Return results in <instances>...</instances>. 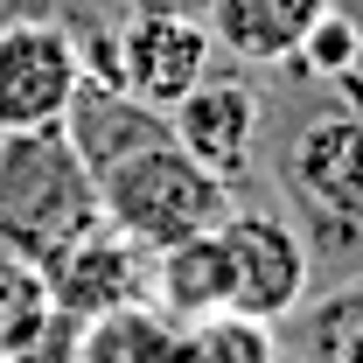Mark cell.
Wrapping results in <instances>:
<instances>
[{
	"instance_id": "6da1fadb",
	"label": "cell",
	"mask_w": 363,
	"mask_h": 363,
	"mask_svg": "<svg viewBox=\"0 0 363 363\" xmlns=\"http://www.w3.org/2000/svg\"><path fill=\"white\" fill-rule=\"evenodd\" d=\"M98 224V175L77 161L63 126L0 133V252L49 266L70 238Z\"/></svg>"
},
{
	"instance_id": "7a4b0ae2",
	"label": "cell",
	"mask_w": 363,
	"mask_h": 363,
	"mask_svg": "<svg viewBox=\"0 0 363 363\" xmlns=\"http://www.w3.org/2000/svg\"><path fill=\"white\" fill-rule=\"evenodd\" d=\"M98 217L126 230L140 252H168L182 238H203L230 217V182H217L203 161H189L175 140H154L98 175Z\"/></svg>"
},
{
	"instance_id": "3957f363",
	"label": "cell",
	"mask_w": 363,
	"mask_h": 363,
	"mask_svg": "<svg viewBox=\"0 0 363 363\" xmlns=\"http://www.w3.org/2000/svg\"><path fill=\"white\" fill-rule=\"evenodd\" d=\"M77 84H84V49L63 21L21 14L0 28V133L63 126Z\"/></svg>"
},
{
	"instance_id": "277c9868",
	"label": "cell",
	"mask_w": 363,
	"mask_h": 363,
	"mask_svg": "<svg viewBox=\"0 0 363 363\" xmlns=\"http://www.w3.org/2000/svg\"><path fill=\"white\" fill-rule=\"evenodd\" d=\"M230 259V308L252 321H286L301 301H308V279H315V259L301 245V230L286 224L279 210H238L217 224Z\"/></svg>"
},
{
	"instance_id": "5b68a950",
	"label": "cell",
	"mask_w": 363,
	"mask_h": 363,
	"mask_svg": "<svg viewBox=\"0 0 363 363\" xmlns=\"http://www.w3.org/2000/svg\"><path fill=\"white\" fill-rule=\"evenodd\" d=\"M279 175L308 203V217L357 230L363 224V112H315L286 140Z\"/></svg>"
},
{
	"instance_id": "8992f818",
	"label": "cell",
	"mask_w": 363,
	"mask_h": 363,
	"mask_svg": "<svg viewBox=\"0 0 363 363\" xmlns=\"http://www.w3.org/2000/svg\"><path fill=\"white\" fill-rule=\"evenodd\" d=\"M43 279H49V308L56 315L98 321V315H112V308H126V301H147V252H140L126 230H112L98 217L84 238H70L43 266Z\"/></svg>"
},
{
	"instance_id": "52a82bcc",
	"label": "cell",
	"mask_w": 363,
	"mask_h": 363,
	"mask_svg": "<svg viewBox=\"0 0 363 363\" xmlns=\"http://www.w3.org/2000/svg\"><path fill=\"white\" fill-rule=\"evenodd\" d=\"M210 28L203 21H161V14H133L112 43L119 63V91H133L140 105L154 112H175L189 91L210 77Z\"/></svg>"
},
{
	"instance_id": "ba28073f",
	"label": "cell",
	"mask_w": 363,
	"mask_h": 363,
	"mask_svg": "<svg viewBox=\"0 0 363 363\" xmlns=\"http://www.w3.org/2000/svg\"><path fill=\"white\" fill-rule=\"evenodd\" d=\"M168 140L189 161H203L217 182H238L259 147V91L238 77H203V84L168 112Z\"/></svg>"
},
{
	"instance_id": "9c48e42d",
	"label": "cell",
	"mask_w": 363,
	"mask_h": 363,
	"mask_svg": "<svg viewBox=\"0 0 363 363\" xmlns=\"http://www.w3.org/2000/svg\"><path fill=\"white\" fill-rule=\"evenodd\" d=\"M63 133H70V147H77V161H84L91 175H105V168H119L126 154L168 140V112L140 105L133 91L105 84V77H84L77 98H70V112H63Z\"/></svg>"
},
{
	"instance_id": "30bf717a",
	"label": "cell",
	"mask_w": 363,
	"mask_h": 363,
	"mask_svg": "<svg viewBox=\"0 0 363 363\" xmlns=\"http://www.w3.org/2000/svg\"><path fill=\"white\" fill-rule=\"evenodd\" d=\"M328 7L335 0H210L203 28L224 56L252 63V70H272V63L301 56V43L315 35V21Z\"/></svg>"
},
{
	"instance_id": "8fae6325",
	"label": "cell",
	"mask_w": 363,
	"mask_h": 363,
	"mask_svg": "<svg viewBox=\"0 0 363 363\" xmlns=\"http://www.w3.org/2000/svg\"><path fill=\"white\" fill-rule=\"evenodd\" d=\"M147 279H154V308H168L182 328L230 308V259H224V238H217V230L154 252V259H147Z\"/></svg>"
},
{
	"instance_id": "7c38bea8",
	"label": "cell",
	"mask_w": 363,
	"mask_h": 363,
	"mask_svg": "<svg viewBox=\"0 0 363 363\" xmlns=\"http://www.w3.org/2000/svg\"><path fill=\"white\" fill-rule=\"evenodd\" d=\"M77 363H189V328L154 301H126L112 315L84 321Z\"/></svg>"
},
{
	"instance_id": "4fadbf2b",
	"label": "cell",
	"mask_w": 363,
	"mask_h": 363,
	"mask_svg": "<svg viewBox=\"0 0 363 363\" xmlns=\"http://www.w3.org/2000/svg\"><path fill=\"white\" fill-rule=\"evenodd\" d=\"M49 315H56V308H49L43 266H21V259H7V252H0V363L21 357V350L43 335Z\"/></svg>"
},
{
	"instance_id": "5bb4252c",
	"label": "cell",
	"mask_w": 363,
	"mask_h": 363,
	"mask_svg": "<svg viewBox=\"0 0 363 363\" xmlns=\"http://www.w3.org/2000/svg\"><path fill=\"white\" fill-rule=\"evenodd\" d=\"M189 363H279L272 321H252L238 308H224L210 321H189Z\"/></svg>"
},
{
	"instance_id": "9a60e30c",
	"label": "cell",
	"mask_w": 363,
	"mask_h": 363,
	"mask_svg": "<svg viewBox=\"0 0 363 363\" xmlns=\"http://www.w3.org/2000/svg\"><path fill=\"white\" fill-rule=\"evenodd\" d=\"M301 56L315 63L321 77H342V70H350V63L363 56V28L350 21V14H342V7H328V14L315 21V35L301 43Z\"/></svg>"
},
{
	"instance_id": "2e32d148",
	"label": "cell",
	"mask_w": 363,
	"mask_h": 363,
	"mask_svg": "<svg viewBox=\"0 0 363 363\" xmlns=\"http://www.w3.org/2000/svg\"><path fill=\"white\" fill-rule=\"evenodd\" d=\"M77 342H84V321L49 315V321H43V335H35V342H28L14 363H77Z\"/></svg>"
},
{
	"instance_id": "e0dca14e",
	"label": "cell",
	"mask_w": 363,
	"mask_h": 363,
	"mask_svg": "<svg viewBox=\"0 0 363 363\" xmlns=\"http://www.w3.org/2000/svg\"><path fill=\"white\" fill-rule=\"evenodd\" d=\"M133 14H161V21H203L210 0H133Z\"/></svg>"
},
{
	"instance_id": "ac0fdd59",
	"label": "cell",
	"mask_w": 363,
	"mask_h": 363,
	"mask_svg": "<svg viewBox=\"0 0 363 363\" xmlns=\"http://www.w3.org/2000/svg\"><path fill=\"white\" fill-rule=\"evenodd\" d=\"M335 363H363V315L350 321L342 335H335Z\"/></svg>"
}]
</instances>
